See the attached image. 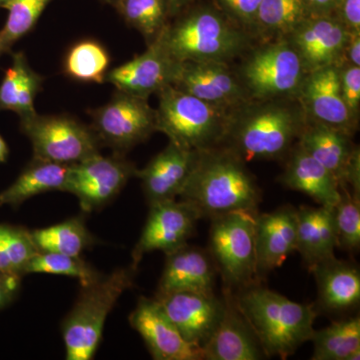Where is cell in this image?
Here are the masks:
<instances>
[{"mask_svg": "<svg viewBox=\"0 0 360 360\" xmlns=\"http://www.w3.org/2000/svg\"><path fill=\"white\" fill-rule=\"evenodd\" d=\"M307 123L297 98L250 99L231 111L221 146L245 162L285 160Z\"/></svg>", "mask_w": 360, "mask_h": 360, "instance_id": "1", "label": "cell"}, {"mask_svg": "<svg viewBox=\"0 0 360 360\" xmlns=\"http://www.w3.org/2000/svg\"><path fill=\"white\" fill-rule=\"evenodd\" d=\"M179 196L193 206L200 219L234 212H257L262 198L245 161L222 146L200 151Z\"/></svg>", "mask_w": 360, "mask_h": 360, "instance_id": "2", "label": "cell"}, {"mask_svg": "<svg viewBox=\"0 0 360 360\" xmlns=\"http://www.w3.org/2000/svg\"><path fill=\"white\" fill-rule=\"evenodd\" d=\"M155 41L179 63H231L250 51L251 33L236 25L217 6L200 4L174 16Z\"/></svg>", "mask_w": 360, "mask_h": 360, "instance_id": "3", "label": "cell"}, {"mask_svg": "<svg viewBox=\"0 0 360 360\" xmlns=\"http://www.w3.org/2000/svg\"><path fill=\"white\" fill-rule=\"evenodd\" d=\"M236 300L265 356L288 359L311 340L317 311L314 304L288 300L259 284L238 291Z\"/></svg>", "mask_w": 360, "mask_h": 360, "instance_id": "4", "label": "cell"}, {"mask_svg": "<svg viewBox=\"0 0 360 360\" xmlns=\"http://www.w3.org/2000/svg\"><path fill=\"white\" fill-rule=\"evenodd\" d=\"M136 272L129 265L82 286L77 302L61 324L66 359H94L106 319L123 292L134 286Z\"/></svg>", "mask_w": 360, "mask_h": 360, "instance_id": "5", "label": "cell"}, {"mask_svg": "<svg viewBox=\"0 0 360 360\" xmlns=\"http://www.w3.org/2000/svg\"><path fill=\"white\" fill-rule=\"evenodd\" d=\"M156 94V131L189 150L205 151L221 146L231 111L205 103L172 85Z\"/></svg>", "mask_w": 360, "mask_h": 360, "instance_id": "6", "label": "cell"}, {"mask_svg": "<svg viewBox=\"0 0 360 360\" xmlns=\"http://www.w3.org/2000/svg\"><path fill=\"white\" fill-rule=\"evenodd\" d=\"M257 212H234L212 219L208 252L225 290L239 291L259 284L255 250Z\"/></svg>", "mask_w": 360, "mask_h": 360, "instance_id": "7", "label": "cell"}, {"mask_svg": "<svg viewBox=\"0 0 360 360\" xmlns=\"http://www.w3.org/2000/svg\"><path fill=\"white\" fill-rule=\"evenodd\" d=\"M307 70L285 39L253 47L238 71L250 99L296 98Z\"/></svg>", "mask_w": 360, "mask_h": 360, "instance_id": "8", "label": "cell"}, {"mask_svg": "<svg viewBox=\"0 0 360 360\" xmlns=\"http://www.w3.org/2000/svg\"><path fill=\"white\" fill-rule=\"evenodd\" d=\"M20 129L32 142L35 160L71 165L103 148L91 127L70 115L37 112L20 120Z\"/></svg>", "mask_w": 360, "mask_h": 360, "instance_id": "9", "label": "cell"}, {"mask_svg": "<svg viewBox=\"0 0 360 360\" xmlns=\"http://www.w3.org/2000/svg\"><path fill=\"white\" fill-rule=\"evenodd\" d=\"M90 125L101 146L124 155L156 131V111L148 99L116 89L108 103L89 110Z\"/></svg>", "mask_w": 360, "mask_h": 360, "instance_id": "10", "label": "cell"}, {"mask_svg": "<svg viewBox=\"0 0 360 360\" xmlns=\"http://www.w3.org/2000/svg\"><path fill=\"white\" fill-rule=\"evenodd\" d=\"M136 172L123 155L97 153L70 165L65 191L77 196L84 212H92L115 200Z\"/></svg>", "mask_w": 360, "mask_h": 360, "instance_id": "11", "label": "cell"}, {"mask_svg": "<svg viewBox=\"0 0 360 360\" xmlns=\"http://www.w3.org/2000/svg\"><path fill=\"white\" fill-rule=\"evenodd\" d=\"M200 214L186 201L167 200L149 206V213L131 253L137 269L144 255L160 250L165 255L186 245L195 232Z\"/></svg>", "mask_w": 360, "mask_h": 360, "instance_id": "12", "label": "cell"}, {"mask_svg": "<svg viewBox=\"0 0 360 360\" xmlns=\"http://www.w3.org/2000/svg\"><path fill=\"white\" fill-rule=\"evenodd\" d=\"M172 86L229 111L250 99L238 72L220 61L180 63Z\"/></svg>", "mask_w": 360, "mask_h": 360, "instance_id": "13", "label": "cell"}, {"mask_svg": "<svg viewBox=\"0 0 360 360\" xmlns=\"http://www.w3.org/2000/svg\"><path fill=\"white\" fill-rule=\"evenodd\" d=\"M298 143L335 176L340 187L360 195L359 148L350 135L307 120Z\"/></svg>", "mask_w": 360, "mask_h": 360, "instance_id": "14", "label": "cell"}, {"mask_svg": "<svg viewBox=\"0 0 360 360\" xmlns=\"http://www.w3.org/2000/svg\"><path fill=\"white\" fill-rule=\"evenodd\" d=\"M155 298L184 340L202 348L217 330L225 311L224 298L214 293L179 291L155 295Z\"/></svg>", "mask_w": 360, "mask_h": 360, "instance_id": "15", "label": "cell"}, {"mask_svg": "<svg viewBox=\"0 0 360 360\" xmlns=\"http://www.w3.org/2000/svg\"><path fill=\"white\" fill-rule=\"evenodd\" d=\"M129 323L141 336L155 360H202L203 348L184 340L155 298L141 296Z\"/></svg>", "mask_w": 360, "mask_h": 360, "instance_id": "16", "label": "cell"}, {"mask_svg": "<svg viewBox=\"0 0 360 360\" xmlns=\"http://www.w3.org/2000/svg\"><path fill=\"white\" fill-rule=\"evenodd\" d=\"M296 98L309 122L328 125L350 136L356 131L359 120L352 115L343 101L338 66L307 73Z\"/></svg>", "mask_w": 360, "mask_h": 360, "instance_id": "17", "label": "cell"}, {"mask_svg": "<svg viewBox=\"0 0 360 360\" xmlns=\"http://www.w3.org/2000/svg\"><path fill=\"white\" fill-rule=\"evenodd\" d=\"M349 32L335 16H309L285 39L302 58L307 72L342 65Z\"/></svg>", "mask_w": 360, "mask_h": 360, "instance_id": "18", "label": "cell"}, {"mask_svg": "<svg viewBox=\"0 0 360 360\" xmlns=\"http://www.w3.org/2000/svg\"><path fill=\"white\" fill-rule=\"evenodd\" d=\"M180 63L158 41L131 60L108 70L105 82L131 96L148 99L168 85L174 84Z\"/></svg>", "mask_w": 360, "mask_h": 360, "instance_id": "19", "label": "cell"}, {"mask_svg": "<svg viewBox=\"0 0 360 360\" xmlns=\"http://www.w3.org/2000/svg\"><path fill=\"white\" fill-rule=\"evenodd\" d=\"M200 151L189 150L169 142L146 167L137 169L148 206L174 200L191 176Z\"/></svg>", "mask_w": 360, "mask_h": 360, "instance_id": "20", "label": "cell"}, {"mask_svg": "<svg viewBox=\"0 0 360 360\" xmlns=\"http://www.w3.org/2000/svg\"><path fill=\"white\" fill-rule=\"evenodd\" d=\"M297 245V210L281 206L274 212L257 213L255 250L258 277L281 266Z\"/></svg>", "mask_w": 360, "mask_h": 360, "instance_id": "21", "label": "cell"}, {"mask_svg": "<svg viewBox=\"0 0 360 360\" xmlns=\"http://www.w3.org/2000/svg\"><path fill=\"white\" fill-rule=\"evenodd\" d=\"M165 257V269L155 295L179 291L214 293L219 272L208 250L186 243Z\"/></svg>", "mask_w": 360, "mask_h": 360, "instance_id": "22", "label": "cell"}, {"mask_svg": "<svg viewBox=\"0 0 360 360\" xmlns=\"http://www.w3.org/2000/svg\"><path fill=\"white\" fill-rule=\"evenodd\" d=\"M225 311L203 347L205 360H259L265 356L257 335L239 309L233 291L225 290Z\"/></svg>", "mask_w": 360, "mask_h": 360, "instance_id": "23", "label": "cell"}, {"mask_svg": "<svg viewBox=\"0 0 360 360\" xmlns=\"http://www.w3.org/2000/svg\"><path fill=\"white\" fill-rule=\"evenodd\" d=\"M278 181L292 191L307 194L319 205L333 207L340 198L338 180L316 160L296 143L285 158Z\"/></svg>", "mask_w": 360, "mask_h": 360, "instance_id": "24", "label": "cell"}, {"mask_svg": "<svg viewBox=\"0 0 360 360\" xmlns=\"http://www.w3.org/2000/svg\"><path fill=\"white\" fill-rule=\"evenodd\" d=\"M338 238L333 207L302 205L297 210V245L309 271L321 262L335 257Z\"/></svg>", "mask_w": 360, "mask_h": 360, "instance_id": "25", "label": "cell"}, {"mask_svg": "<svg viewBox=\"0 0 360 360\" xmlns=\"http://www.w3.org/2000/svg\"><path fill=\"white\" fill-rule=\"evenodd\" d=\"M319 288V304L330 312L347 311L360 302V272L350 262L333 257L311 270Z\"/></svg>", "mask_w": 360, "mask_h": 360, "instance_id": "26", "label": "cell"}, {"mask_svg": "<svg viewBox=\"0 0 360 360\" xmlns=\"http://www.w3.org/2000/svg\"><path fill=\"white\" fill-rule=\"evenodd\" d=\"M70 167L68 165L32 158L15 181L0 193V206L18 207L39 194L65 191Z\"/></svg>", "mask_w": 360, "mask_h": 360, "instance_id": "27", "label": "cell"}, {"mask_svg": "<svg viewBox=\"0 0 360 360\" xmlns=\"http://www.w3.org/2000/svg\"><path fill=\"white\" fill-rule=\"evenodd\" d=\"M42 82L44 77L30 68L25 54L13 53V65L0 84V111H14L20 120L37 113L34 101Z\"/></svg>", "mask_w": 360, "mask_h": 360, "instance_id": "28", "label": "cell"}, {"mask_svg": "<svg viewBox=\"0 0 360 360\" xmlns=\"http://www.w3.org/2000/svg\"><path fill=\"white\" fill-rule=\"evenodd\" d=\"M39 252H54L80 257L97 243L82 217H72L60 224L30 231Z\"/></svg>", "mask_w": 360, "mask_h": 360, "instance_id": "29", "label": "cell"}, {"mask_svg": "<svg viewBox=\"0 0 360 360\" xmlns=\"http://www.w3.org/2000/svg\"><path fill=\"white\" fill-rule=\"evenodd\" d=\"M312 360H359V316L333 322L328 328L314 330Z\"/></svg>", "mask_w": 360, "mask_h": 360, "instance_id": "30", "label": "cell"}, {"mask_svg": "<svg viewBox=\"0 0 360 360\" xmlns=\"http://www.w3.org/2000/svg\"><path fill=\"white\" fill-rule=\"evenodd\" d=\"M307 18L302 0H262L253 34L265 39H285Z\"/></svg>", "mask_w": 360, "mask_h": 360, "instance_id": "31", "label": "cell"}, {"mask_svg": "<svg viewBox=\"0 0 360 360\" xmlns=\"http://www.w3.org/2000/svg\"><path fill=\"white\" fill-rule=\"evenodd\" d=\"M110 65L105 47L96 40H82L66 53L63 70L68 77L84 84H103Z\"/></svg>", "mask_w": 360, "mask_h": 360, "instance_id": "32", "label": "cell"}, {"mask_svg": "<svg viewBox=\"0 0 360 360\" xmlns=\"http://www.w3.org/2000/svg\"><path fill=\"white\" fill-rule=\"evenodd\" d=\"M113 7L130 27L146 37L148 45L172 20L167 0H116Z\"/></svg>", "mask_w": 360, "mask_h": 360, "instance_id": "33", "label": "cell"}, {"mask_svg": "<svg viewBox=\"0 0 360 360\" xmlns=\"http://www.w3.org/2000/svg\"><path fill=\"white\" fill-rule=\"evenodd\" d=\"M39 252L30 231L0 224V271L25 276V267Z\"/></svg>", "mask_w": 360, "mask_h": 360, "instance_id": "34", "label": "cell"}, {"mask_svg": "<svg viewBox=\"0 0 360 360\" xmlns=\"http://www.w3.org/2000/svg\"><path fill=\"white\" fill-rule=\"evenodd\" d=\"M49 274L77 278L82 286L89 285L103 274L80 257L54 252H39L25 267V274Z\"/></svg>", "mask_w": 360, "mask_h": 360, "instance_id": "35", "label": "cell"}, {"mask_svg": "<svg viewBox=\"0 0 360 360\" xmlns=\"http://www.w3.org/2000/svg\"><path fill=\"white\" fill-rule=\"evenodd\" d=\"M52 0H11L4 8L8 15L0 30V49L11 51L13 45L27 34L37 25L40 15Z\"/></svg>", "mask_w": 360, "mask_h": 360, "instance_id": "36", "label": "cell"}, {"mask_svg": "<svg viewBox=\"0 0 360 360\" xmlns=\"http://www.w3.org/2000/svg\"><path fill=\"white\" fill-rule=\"evenodd\" d=\"M338 248L356 251L360 246V195L340 187V198L333 206Z\"/></svg>", "mask_w": 360, "mask_h": 360, "instance_id": "37", "label": "cell"}, {"mask_svg": "<svg viewBox=\"0 0 360 360\" xmlns=\"http://www.w3.org/2000/svg\"><path fill=\"white\" fill-rule=\"evenodd\" d=\"M260 1L262 0H215V4L229 20L253 34Z\"/></svg>", "mask_w": 360, "mask_h": 360, "instance_id": "38", "label": "cell"}, {"mask_svg": "<svg viewBox=\"0 0 360 360\" xmlns=\"http://www.w3.org/2000/svg\"><path fill=\"white\" fill-rule=\"evenodd\" d=\"M340 70V90L343 101L355 120H359L360 108V66L345 65Z\"/></svg>", "mask_w": 360, "mask_h": 360, "instance_id": "39", "label": "cell"}, {"mask_svg": "<svg viewBox=\"0 0 360 360\" xmlns=\"http://www.w3.org/2000/svg\"><path fill=\"white\" fill-rule=\"evenodd\" d=\"M335 16L348 32H360V0H341Z\"/></svg>", "mask_w": 360, "mask_h": 360, "instance_id": "40", "label": "cell"}, {"mask_svg": "<svg viewBox=\"0 0 360 360\" xmlns=\"http://www.w3.org/2000/svg\"><path fill=\"white\" fill-rule=\"evenodd\" d=\"M22 276L0 271V310L15 300L20 292Z\"/></svg>", "mask_w": 360, "mask_h": 360, "instance_id": "41", "label": "cell"}, {"mask_svg": "<svg viewBox=\"0 0 360 360\" xmlns=\"http://www.w3.org/2000/svg\"><path fill=\"white\" fill-rule=\"evenodd\" d=\"M309 16H335L341 0H302Z\"/></svg>", "mask_w": 360, "mask_h": 360, "instance_id": "42", "label": "cell"}, {"mask_svg": "<svg viewBox=\"0 0 360 360\" xmlns=\"http://www.w3.org/2000/svg\"><path fill=\"white\" fill-rule=\"evenodd\" d=\"M350 65L360 66V32H349L342 65Z\"/></svg>", "mask_w": 360, "mask_h": 360, "instance_id": "43", "label": "cell"}, {"mask_svg": "<svg viewBox=\"0 0 360 360\" xmlns=\"http://www.w3.org/2000/svg\"><path fill=\"white\" fill-rule=\"evenodd\" d=\"M167 1L168 6H169L170 16L172 18L193 4L195 0H167Z\"/></svg>", "mask_w": 360, "mask_h": 360, "instance_id": "44", "label": "cell"}, {"mask_svg": "<svg viewBox=\"0 0 360 360\" xmlns=\"http://www.w3.org/2000/svg\"><path fill=\"white\" fill-rule=\"evenodd\" d=\"M9 155V148L4 137L0 135V163L6 162Z\"/></svg>", "mask_w": 360, "mask_h": 360, "instance_id": "45", "label": "cell"}, {"mask_svg": "<svg viewBox=\"0 0 360 360\" xmlns=\"http://www.w3.org/2000/svg\"><path fill=\"white\" fill-rule=\"evenodd\" d=\"M101 1L104 2V4H110V6H115L116 0H101Z\"/></svg>", "mask_w": 360, "mask_h": 360, "instance_id": "46", "label": "cell"}, {"mask_svg": "<svg viewBox=\"0 0 360 360\" xmlns=\"http://www.w3.org/2000/svg\"><path fill=\"white\" fill-rule=\"evenodd\" d=\"M11 0H0V8H4Z\"/></svg>", "mask_w": 360, "mask_h": 360, "instance_id": "47", "label": "cell"}, {"mask_svg": "<svg viewBox=\"0 0 360 360\" xmlns=\"http://www.w3.org/2000/svg\"><path fill=\"white\" fill-rule=\"evenodd\" d=\"M2 53H4V52H2L1 49H0V56H1Z\"/></svg>", "mask_w": 360, "mask_h": 360, "instance_id": "48", "label": "cell"}]
</instances>
